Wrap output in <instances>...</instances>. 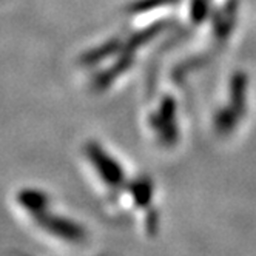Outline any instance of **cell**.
Instances as JSON below:
<instances>
[{"instance_id": "cell-4", "label": "cell", "mask_w": 256, "mask_h": 256, "mask_svg": "<svg viewBox=\"0 0 256 256\" xmlns=\"http://www.w3.org/2000/svg\"><path fill=\"white\" fill-rule=\"evenodd\" d=\"M130 194L134 200V204L145 208L152 204L153 200V182L148 178H138L132 180V184L128 186Z\"/></svg>"}, {"instance_id": "cell-5", "label": "cell", "mask_w": 256, "mask_h": 256, "mask_svg": "<svg viewBox=\"0 0 256 256\" xmlns=\"http://www.w3.org/2000/svg\"><path fill=\"white\" fill-rule=\"evenodd\" d=\"M207 12H208L207 0H193L192 2V17L196 24H199V20L206 19Z\"/></svg>"}, {"instance_id": "cell-6", "label": "cell", "mask_w": 256, "mask_h": 256, "mask_svg": "<svg viewBox=\"0 0 256 256\" xmlns=\"http://www.w3.org/2000/svg\"><path fill=\"white\" fill-rule=\"evenodd\" d=\"M174 2V0H142V2H136L132 6L133 12H142V11H150L154 6H160V5H168Z\"/></svg>"}, {"instance_id": "cell-3", "label": "cell", "mask_w": 256, "mask_h": 256, "mask_svg": "<svg viewBox=\"0 0 256 256\" xmlns=\"http://www.w3.org/2000/svg\"><path fill=\"white\" fill-rule=\"evenodd\" d=\"M17 202L32 218L34 214L50 208V196L40 188L25 187L17 193Z\"/></svg>"}, {"instance_id": "cell-1", "label": "cell", "mask_w": 256, "mask_h": 256, "mask_svg": "<svg viewBox=\"0 0 256 256\" xmlns=\"http://www.w3.org/2000/svg\"><path fill=\"white\" fill-rule=\"evenodd\" d=\"M84 152L105 187L110 190H119L120 187L126 186L128 180L122 164L114 156L110 154L99 142L88 140L84 147Z\"/></svg>"}, {"instance_id": "cell-2", "label": "cell", "mask_w": 256, "mask_h": 256, "mask_svg": "<svg viewBox=\"0 0 256 256\" xmlns=\"http://www.w3.org/2000/svg\"><path fill=\"white\" fill-rule=\"evenodd\" d=\"M32 221L42 230H45L46 233L52 234L54 238H58V240H62V241L80 242L86 236L85 228L79 222L72 221V219H70L66 216L51 213L50 208L34 214Z\"/></svg>"}]
</instances>
